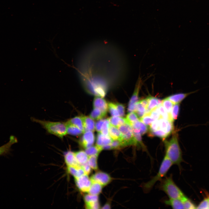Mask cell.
<instances>
[{
  "mask_svg": "<svg viewBox=\"0 0 209 209\" xmlns=\"http://www.w3.org/2000/svg\"><path fill=\"white\" fill-rule=\"evenodd\" d=\"M159 188L169 199H179L184 201L188 198L174 183L171 175L161 180Z\"/></svg>",
  "mask_w": 209,
  "mask_h": 209,
  "instance_id": "3957f363",
  "label": "cell"
},
{
  "mask_svg": "<svg viewBox=\"0 0 209 209\" xmlns=\"http://www.w3.org/2000/svg\"><path fill=\"white\" fill-rule=\"evenodd\" d=\"M8 142L0 147V156L9 153L11 150V148L12 145L17 142V138L12 135L10 136Z\"/></svg>",
  "mask_w": 209,
  "mask_h": 209,
  "instance_id": "8fae6325",
  "label": "cell"
},
{
  "mask_svg": "<svg viewBox=\"0 0 209 209\" xmlns=\"http://www.w3.org/2000/svg\"><path fill=\"white\" fill-rule=\"evenodd\" d=\"M131 125L133 128L139 130L141 135L146 133L148 130L146 125L141 122L140 120L133 123Z\"/></svg>",
  "mask_w": 209,
  "mask_h": 209,
  "instance_id": "d4e9b609",
  "label": "cell"
},
{
  "mask_svg": "<svg viewBox=\"0 0 209 209\" xmlns=\"http://www.w3.org/2000/svg\"><path fill=\"white\" fill-rule=\"evenodd\" d=\"M66 122L73 125L80 129L83 133L85 132L82 116H77L69 119Z\"/></svg>",
  "mask_w": 209,
  "mask_h": 209,
  "instance_id": "d6986e66",
  "label": "cell"
},
{
  "mask_svg": "<svg viewBox=\"0 0 209 209\" xmlns=\"http://www.w3.org/2000/svg\"><path fill=\"white\" fill-rule=\"evenodd\" d=\"M102 186L97 182L92 181V184L88 192L89 194L98 195L101 192Z\"/></svg>",
  "mask_w": 209,
  "mask_h": 209,
  "instance_id": "603a6c76",
  "label": "cell"
},
{
  "mask_svg": "<svg viewBox=\"0 0 209 209\" xmlns=\"http://www.w3.org/2000/svg\"><path fill=\"white\" fill-rule=\"evenodd\" d=\"M158 107L161 117L165 119L171 121L170 115L166 111L161 104L159 105Z\"/></svg>",
  "mask_w": 209,
  "mask_h": 209,
  "instance_id": "74e56055",
  "label": "cell"
},
{
  "mask_svg": "<svg viewBox=\"0 0 209 209\" xmlns=\"http://www.w3.org/2000/svg\"><path fill=\"white\" fill-rule=\"evenodd\" d=\"M109 132V136L112 140H121V134L118 127L110 124Z\"/></svg>",
  "mask_w": 209,
  "mask_h": 209,
  "instance_id": "ffe728a7",
  "label": "cell"
},
{
  "mask_svg": "<svg viewBox=\"0 0 209 209\" xmlns=\"http://www.w3.org/2000/svg\"><path fill=\"white\" fill-rule=\"evenodd\" d=\"M108 109L112 116H120L115 104L113 102H109L108 104Z\"/></svg>",
  "mask_w": 209,
  "mask_h": 209,
  "instance_id": "1f68e13d",
  "label": "cell"
},
{
  "mask_svg": "<svg viewBox=\"0 0 209 209\" xmlns=\"http://www.w3.org/2000/svg\"><path fill=\"white\" fill-rule=\"evenodd\" d=\"M146 111V108L139 101H138L136 104L134 112L136 113L139 118H140L143 116L145 114Z\"/></svg>",
  "mask_w": 209,
  "mask_h": 209,
  "instance_id": "83f0119b",
  "label": "cell"
},
{
  "mask_svg": "<svg viewBox=\"0 0 209 209\" xmlns=\"http://www.w3.org/2000/svg\"><path fill=\"white\" fill-rule=\"evenodd\" d=\"M111 149H120L124 147L121 140H112L110 144Z\"/></svg>",
  "mask_w": 209,
  "mask_h": 209,
  "instance_id": "ab89813d",
  "label": "cell"
},
{
  "mask_svg": "<svg viewBox=\"0 0 209 209\" xmlns=\"http://www.w3.org/2000/svg\"><path fill=\"white\" fill-rule=\"evenodd\" d=\"M93 107L94 108H98L107 113L108 104L103 98L99 96H96L93 101Z\"/></svg>",
  "mask_w": 209,
  "mask_h": 209,
  "instance_id": "7c38bea8",
  "label": "cell"
},
{
  "mask_svg": "<svg viewBox=\"0 0 209 209\" xmlns=\"http://www.w3.org/2000/svg\"><path fill=\"white\" fill-rule=\"evenodd\" d=\"M155 120L159 119L161 117L158 107H157L151 111L148 114Z\"/></svg>",
  "mask_w": 209,
  "mask_h": 209,
  "instance_id": "60d3db41",
  "label": "cell"
},
{
  "mask_svg": "<svg viewBox=\"0 0 209 209\" xmlns=\"http://www.w3.org/2000/svg\"><path fill=\"white\" fill-rule=\"evenodd\" d=\"M98 155H94L89 156L87 162L91 167L95 170L98 169L97 158Z\"/></svg>",
  "mask_w": 209,
  "mask_h": 209,
  "instance_id": "f546056e",
  "label": "cell"
},
{
  "mask_svg": "<svg viewBox=\"0 0 209 209\" xmlns=\"http://www.w3.org/2000/svg\"><path fill=\"white\" fill-rule=\"evenodd\" d=\"M208 209H209V197H208Z\"/></svg>",
  "mask_w": 209,
  "mask_h": 209,
  "instance_id": "816d5d0a",
  "label": "cell"
},
{
  "mask_svg": "<svg viewBox=\"0 0 209 209\" xmlns=\"http://www.w3.org/2000/svg\"><path fill=\"white\" fill-rule=\"evenodd\" d=\"M112 140L110 136H105L99 132L97 137L96 145L102 149L103 147L110 145Z\"/></svg>",
  "mask_w": 209,
  "mask_h": 209,
  "instance_id": "9a60e30c",
  "label": "cell"
},
{
  "mask_svg": "<svg viewBox=\"0 0 209 209\" xmlns=\"http://www.w3.org/2000/svg\"><path fill=\"white\" fill-rule=\"evenodd\" d=\"M105 119H101L97 122L95 125V129L98 133L100 132L102 125Z\"/></svg>",
  "mask_w": 209,
  "mask_h": 209,
  "instance_id": "7dc6e473",
  "label": "cell"
},
{
  "mask_svg": "<svg viewBox=\"0 0 209 209\" xmlns=\"http://www.w3.org/2000/svg\"><path fill=\"white\" fill-rule=\"evenodd\" d=\"M64 158L65 163L67 167L80 165L77 160L75 152L71 151L66 152L64 154Z\"/></svg>",
  "mask_w": 209,
  "mask_h": 209,
  "instance_id": "30bf717a",
  "label": "cell"
},
{
  "mask_svg": "<svg viewBox=\"0 0 209 209\" xmlns=\"http://www.w3.org/2000/svg\"><path fill=\"white\" fill-rule=\"evenodd\" d=\"M110 206L109 203L105 204L102 208V209H109L110 208Z\"/></svg>",
  "mask_w": 209,
  "mask_h": 209,
  "instance_id": "f907efd6",
  "label": "cell"
},
{
  "mask_svg": "<svg viewBox=\"0 0 209 209\" xmlns=\"http://www.w3.org/2000/svg\"><path fill=\"white\" fill-rule=\"evenodd\" d=\"M31 119L33 121L39 124L49 133L60 138L62 139L67 134L65 122L41 120L33 117Z\"/></svg>",
  "mask_w": 209,
  "mask_h": 209,
  "instance_id": "7a4b0ae2",
  "label": "cell"
},
{
  "mask_svg": "<svg viewBox=\"0 0 209 209\" xmlns=\"http://www.w3.org/2000/svg\"><path fill=\"white\" fill-rule=\"evenodd\" d=\"M165 203L174 209H185L183 200L179 199H170L166 200Z\"/></svg>",
  "mask_w": 209,
  "mask_h": 209,
  "instance_id": "ac0fdd59",
  "label": "cell"
},
{
  "mask_svg": "<svg viewBox=\"0 0 209 209\" xmlns=\"http://www.w3.org/2000/svg\"><path fill=\"white\" fill-rule=\"evenodd\" d=\"M75 154L77 160L80 166L87 162L89 156L85 151H80Z\"/></svg>",
  "mask_w": 209,
  "mask_h": 209,
  "instance_id": "7402d4cb",
  "label": "cell"
},
{
  "mask_svg": "<svg viewBox=\"0 0 209 209\" xmlns=\"http://www.w3.org/2000/svg\"><path fill=\"white\" fill-rule=\"evenodd\" d=\"M165 156L171 161L173 164L179 166L183 159L177 134H174L170 140L165 141Z\"/></svg>",
  "mask_w": 209,
  "mask_h": 209,
  "instance_id": "6da1fadb",
  "label": "cell"
},
{
  "mask_svg": "<svg viewBox=\"0 0 209 209\" xmlns=\"http://www.w3.org/2000/svg\"><path fill=\"white\" fill-rule=\"evenodd\" d=\"M95 139V136L93 131H86L84 132L80 142L82 147L86 149L92 145Z\"/></svg>",
  "mask_w": 209,
  "mask_h": 209,
  "instance_id": "9c48e42d",
  "label": "cell"
},
{
  "mask_svg": "<svg viewBox=\"0 0 209 209\" xmlns=\"http://www.w3.org/2000/svg\"><path fill=\"white\" fill-rule=\"evenodd\" d=\"M110 123L108 119H105L100 133L106 136H109V129Z\"/></svg>",
  "mask_w": 209,
  "mask_h": 209,
  "instance_id": "e575fe53",
  "label": "cell"
},
{
  "mask_svg": "<svg viewBox=\"0 0 209 209\" xmlns=\"http://www.w3.org/2000/svg\"><path fill=\"white\" fill-rule=\"evenodd\" d=\"M75 181L77 186L80 191L88 192L92 184V181L88 175L85 174L75 179Z\"/></svg>",
  "mask_w": 209,
  "mask_h": 209,
  "instance_id": "52a82bcc",
  "label": "cell"
},
{
  "mask_svg": "<svg viewBox=\"0 0 209 209\" xmlns=\"http://www.w3.org/2000/svg\"><path fill=\"white\" fill-rule=\"evenodd\" d=\"M161 104L167 112L170 115L173 106V103L167 98H166L162 101Z\"/></svg>",
  "mask_w": 209,
  "mask_h": 209,
  "instance_id": "4dcf8cb0",
  "label": "cell"
},
{
  "mask_svg": "<svg viewBox=\"0 0 209 209\" xmlns=\"http://www.w3.org/2000/svg\"><path fill=\"white\" fill-rule=\"evenodd\" d=\"M86 174L88 175L91 172V167L87 162L81 166Z\"/></svg>",
  "mask_w": 209,
  "mask_h": 209,
  "instance_id": "c3c4849f",
  "label": "cell"
},
{
  "mask_svg": "<svg viewBox=\"0 0 209 209\" xmlns=\"http://www.w3.org/2000/svg\"><path fill=\"white\" fill-rule=\"evenodd\" d=\"M108 119L110 125L117 127L128 122L126 118L118 116H112Z\"/></svg>",
  "mask_w": 209,
  "mask_h": 209,
  "instance_id": "44dd1931",
  "label": "cell"
},
{
  "mask_svg": "<svg viewBox=\"0 0 209 209\" xmlns=\"http://www.w3.org/2000/svg\"><path fill=\"white\" fill-rule=\"evenodd\" d=\"M136 113L132 111L128 114L126 117V119L128 123L131 125L132 123L140 120Z\"/></svg>",
  "mask_w": 209,
  "mask_h": 209,
  "instance_id": "d6a6232c",
  "label": "cell"
},
{
  "mask_svg": "<svg viewBox=\"0 0 209 209\" xmlns=\"http://www.w3.org/2000/svg\"><path fill=\"white\" fill-rule=\"evenodd\" d=\"M122 135V141L124 146L130 145L136 146V141L133 133V129L131 125L126 122L118 127Z\"/></svg>",
  "mask_w": 209,
  "mask_h": 209,
  "instance_id": "5b68a950",
  "label": "cell"
},
{
  "mask_svg": "<svg viewBox=\"0 0 209 209\" xmlns=\"http://www.w3.org/2000/svg\"><path fill=\"white\" fill-rule=\"evenodd\" d=\"M146 98L148 102V105L145 114H148L161 104L162 101L156 97L149 96Z\"/></svg>",
  "mask_w": 209,
  "mask_h": 209,
  "instance_id": "5bb4252c",
  "label": "cell"
},
{
  "mask_svg": "<svg viewBox=\"0 0 209 209\" xmlns=\"http://www.w3.org/2000/svg\"><path fill=\"white\" fill-rule=\"evenodd\" d=\"M199 89L185 93H179L169 96L167 97L173 104L179 103L190 95L197 92Z\"/></svg>",
  "mask_w": 209,
  "mask_h": 209,
  "instance_id": "4fadbf2b",
  "label": "cell"
},
{
  "mask_svg": "<svg viewBox=\"0 0 209 209\" xmlns=\"http://www.w3.org/2000/svg\"><path fill=\"white\" fill-rule=\"evenodd\" d=\"M139 101L147 109L148 105V102L146 98L140 100Z\"/></svg>",
  "mask_w": 209,
  "mask_h": 209,
  "instance_id": "681fc988",
  "label": "cell"
},
{
  "mask_svg": "<svg viewBox=\"0 0 209 209\" xmlns=\"http://www.w3.org/2000/svg\"><path fill=\"white\" fill-rule=\"evenodd\" d=\"M86 208L88 209H99L100 205L98 201L91 203H85Z\"/></svg>",
  "mask_w": 209,
  "mask_h": 209,
  "instance_id": "bcb514c9",
  "label": "cell"
},
{
  "mask_svg": "<svg viewBox=\"0 0 209 209\" xmlns=\"http://www.w3.org/2000/svg\"><path fill=\"white\" fill-rule=\"evenodd\" d=\"M84 200L85 203L94 202L98 201V197L97 195L89 194L84 196Z\"/></svg>",
  "mask_w": 209,
  "mask_h": 209,
  "instance_id": "8d00e7d4",
  "label": "cell"
},
{
  "mask_svg": "<svg viewBox=\"0 0 209 209\" xmlns=\"http://www.w3.org/2000/svg\"><path fill=\"white\" fill-rule=\"evenodd\" d=\"M159 129L158 120L154 121L150 125V132L155 131Z\"/></svg>",
  "mask_w": 209,
  "mask_h": 209,
  "instance_id": "f6af8a7d",
  "label": "cell"
},
{
  "mask_svg": "<svg viewBox=\"0 0 209 209\" xmlns=\"http://www.w3.org/2000/svg\"><path fill=\"white\" fill-rule=\"evenodd\" d=\"M159 129L166 133L168 124V120L165 119L162 117L158 119Z\"/></svg>",
  "mask_w": 209,
  "mask_h": 209,
  "instance_id": "d590c367",
  "label": "cell"
},
{
  "mask_svg": "<svg viewBox=\"0 0 209 209\" xmlns=\"http://www.w3.org/2000/svg\"><path fill=\"white\" fill-rule=\"evenodd\" d=\"M82 117L85 131H94L95 129V123L93 119L87 116H83Z\"/></svg>",
  "mask_w": 209,
  "mask_h": 209,
  "instance_id": "2e32d148",
  "label": "cell"
},
{
  "mask_svg": "<svg viewBox=\"0 0 209 209\" xmlns=\"http://www.w3.org/2000/svg\"><path fill=\"white\" fill-rule=\"evenodd\" d=\"M67 170L68 172L72 175L75 179L79 178L86 174L80 165L67 167Z\"/></svg>",
  "mask_w": 209,
  "mask_h": 209,
  "instance_id": "e0dca14e",
  "label": "cell"
},
{
  "mask_svg": "<svg viewBox=\"0 0 209 209\" xmlns=\"http://www.w3.org/2000/svg\"><path fill=\"white\" fill-rule=\"evenodd\" d=\"M150 134L151 136H158L163 140H165L169 136L165 132L160 129L150 132Z\"/></svg>",
  "mask_w": 209,
  "mask_h": 209,
  "instance_id": "836d02e7",
  "label": "cell"
},
{
  "mask_svg": "<svg viewBox=\"0 0 209 209\" xmlns=\"http://www.w3.org/2000/svg\"><path fill=\"white\" fill-rule=\"evenodd\" d=\"M115 104L120 116L123 117L125 114V106L119 103H116Z\"/></svg>",
  "mask_w": 209,
  "mask_h": 209,
  "instance_id": "7bdbcfd3",
  "label": "cell"
},
{
  "mask_svg": "<svg viewBox=\"0 0 209 209\" xmlns=\"http://www.w3.org/2000/svg\"><path fill=\"white\" fill-rule=\"evenodd\" d=\"M91 179L92 181L97 182L102 186L108 184L111 179L108 174L102 172L95 173L92 176Z\"/></svg>",
  "mask_w": 209,
  "mask_h": 209,
  "instance_id": "ba28073f",
  "label": "cell"
},
{
  "mask_svg": "<svg viewBox=\"0 0 209 209\" xmlns=\"http://www.w3.org/2000/svg\"><path fill=\"white\" fill-rule=\"evenodd\" d=\"M179 103L175 104L173 106L170 113L171 121L173 122L176 120L179 115Z\"/></svg>",
  "mask_w": 209,
  "mask_h": 209,
  "instance_id": "f1b7e54d",
  "label": "cell"
},
{
  "mask_svg": "<svg viewBox=\"0 0 209 209\" xmlns=\"http://www.w3.org/2000/svg\"><path fill=\"white\" fill-rule=\"evenodd\" d=\"M102 149V148L96 145L86 148L85 152L88 156L94 155H98Z\"/></svg>",
  "mask_w": 209,
  "mask_h": 209,
  "instance_id": "4316f807",
  "label": "cell"
},
{
  "mask_svg": "<svg viewBox=\"0 0 209 209\" xmlns=\"http://www.w3.org/2000/svg\"><path fill=\"white\" fill-rule=\"evenodd\" d=\"M66 125L67 134L79 136L83 132L76 127L65 122Z\"/></svg>",
  "mask_w": 209,
  "mask_h": 209,
  "instance_id": "cb8c5ba5",
  "label": "cell"
},
{
  "mask_svg": "<svg viewBox=\"0 0 209 209\" xmlns=\"http://www.w3.org/2000/svg\"><path fill=\"white\" fill-rule=\"evenodd\" d=\"M183 202L185 209L196 208L194 204L188 198L183 201Z\"/></svg>",
  "mask_w": 209,
  "mask_h": 209,
  "instance_id": "b9f144b4",
  "label": "cell"
},
{
  "mask_svg": "<svg viewBox=\"0 0 209 209\" xmlns=\"http://www.w3.org/2000/svg\"><path fill=\"white\" fill-rule=\"evenodd\" d=\"M106 114L98 108H94L91 113L89 117L93 120H99L104 117Z\"/></svg>",
  "mask_w": 209,
  "mask_h": 209,
  "instance_id": "484cf974",
  "label": "cell"
},
{
  "mask_svg": "<svg viewBox=\"0 0 209 209\" xmlns=\"http://www.w3.org/2000/svg\"><path fill=\"white\" fill-rule=\"evenodd\" d=\"M143 84V81L140 77H139L136 84L135 89L129 102L128 110L129 112L134 111L136 104L138 100V95Z\"/></svg>",
  "mask_w": 209,
  "mask_h": 209,
  "instance_id": "8992f818",
  "label": "cell"
},
{
  "mask_svg": "<svg viewBox=\"0 0 209 209\" xmlns=\"http://www.w3.org/2000/svg\"><path fill=\"white\" fill-rule=\"evenodd\" d=\"M173 165L171 161L165 156L157 174L149 181L142 184V188L144 191L148 192L156 182L162 180Z\"/></svg>",
  "mask_w": 209,
  "mask_h": 209,
  "instance_id": "277c9868",
  "label": "cell"
},
{
  "mask_svg": "<svg viewBox=\"0 0 209 209\" xmlns=\"http://www.w3.org/2000/svg\"><path fill=\"white\" fill-rule=\"evenodd\" d=\"M140 120L147 125H150L155 120L148 114H145L140 118Z\"/></svg>",
  "mask_w": 209,
  "mask_h": 209,
  "instance_id": "f35d334b",
  "label": "cell"
},
{
  "mask_svg": "<svg viewBox=\"0 0 209 209\" xmlns=\"http://www.w3.org/2000/svg\"><path fill=\"white\" fill-rule=\"evenodd\" d=\"M198 209H208V197L203 200L196 208Z\"/></svg>",
  "mask_w": 209,
  "mask_h": 209,
  "instance_id": "ee69618b",
  "label": "cell"
}]
</instances>
